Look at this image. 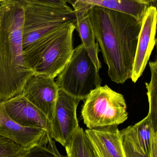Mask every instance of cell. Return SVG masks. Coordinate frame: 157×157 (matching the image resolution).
I'll return each mask as SVG.
<instances>
[{"label": "cell", "instance_id": "6", "mask_svg": "<svg viewBox=\"0 0 157 157\" xmlns=\"http://www.w3.org/2000/svg\"><path fill=\"white\" fill-rule=\"evenodd\" d=\"M56 77L55 82L59 89L81 101L101 86L102 81L82 44L74 49L70 60Z\"/></svg>", "mask_w": 157, "mask_h": 157}, {"label": "cell", "instance_id": "12", "mask_svg": "<svg viewBox=\"0 0 157 157\" xmlns=\"http://www.w3.org/2000/svg\"><path fill=\"white\" fill-rule=\"evenodd\" d=\"M75 12L100 7L127 14L142 23L148 7L156 6V0H64Z\"/></svg>", "mask_w": 157, "mask_h": 157}, {"label": "cell", "instance_id": "11", "mask_svg": "<svg viewBox=\"0 0 157 157\" xmlns=\"http://www.w3.org/2000/svg\"><path fill=\"white\" fill-rule=\"evenodd\" d=\"M0 136L8 138L25 149L34 146L47 147L49 138L47 132L39 128L23 127L14 121L0 102Z\"/></svg>", "mask_w": 157, "mask_h": 157}, {"label": "cell", "instance_id": "2", "mask_svg": "<svg viewBox=\"0 0 157 157\" xmlns=\"http://www.w3.org/2000/svg\"><path fill=\"white\" fill-rule=\"evenodd\" d=\"M0 102L21 94L34 74L23 55L24 9L18 0L0 2Z\"/></svg>", "mask_w": 157, "mask_h": 157}, {"label": "cell", "instance_id": "7", "mask_svg": "<svg viewBox=\"0 0 157 157\" xmlns=\"http://www.w3.org/2000/svg\"><path fill=\"white\" fill-rule=\"evenodd\" d=\"M81 100L59 89L55 110L51 123V136L65 147L79 126L77 115Z\"/></svg>", "mask_w": 157, "mask_h": 157}, {"label": "cell", "instance_id": "10", "mask_svg": "<svg viewBox=\"0 0 157 157\" xmlns=\"http://www.w3.org/2000/svg\"><path fill=\"white\" fill-rule=\"evenodd\" d=\"M8 116L21 126L39 128L47 132L49 140L51 136V123L47 116L21 94L2 102Z\"/></svg>", "mask_w": 157, "mask_h": 157}, {"label": "cell", "instance_id": "4", "mask_svg": "<svg viewBox=\"0 0 157 157\" xmlns=\"http://www.w3.org/2000/svg\"><path fill=\"white\" fill-rule=\"evenodd\" d=\"M20 2L24 9L23 51L60 26L76 21V12L69 6H63L38 0Z\"/></svg>", "mask_w": 157, "mask_h": 157}, {"label": "cell", "instance_id": "15", "mask_svg": "<svg viewBox=\"0 0 157 157\" xmlns=\"http://www.w3.org/2000/svg\"><path fill=\"white\" fill-rule=\"evenodd\" d=\"M65 147L67 157H97L85 131L80 126Z\"/></svg>", "mask_w": 157, "mask_h": 157}, {"label": "cell", "instance_id": "17", "mask_svg": "<svg viewBox=\"0 0 157 157\" xmlns=\"http://www.w3.org/2000/svg\"><path fill=\"white\" fill-rule=\"evenodd\" d=\"M151 78L149 83H145L149 102V116L155 129L157 130V61H150Z\"/></svg>", "mask_w": 157, "mask_h": 157}, {"label": "cell", "instance_id": "5", "mask_svg": "<svg viewBox=\"0 0 157 157\" xmlns=\"http://www.w3.org/2000/svg\"><path fill=\"white\" fill-rule=\"evenodd\" d=\"M81 114L88 129L119 125L128 119L127 105L123 95L108 85L92 90L84 100Z\"/></svg>", "mask_w": 157, "mask_h": 157}, {"label": "cell", "instance_id": "20", "mask_svg": "<svg viewBox=\"0 0 157 157\" xmlns=\"http://www.w3.org/2000/svg\"><path fill=\"white\" fill-rule=\"evenodd\" d=\"M26 150L12 140L0 136V157H22Z\"/></svg>", "mask_w": 157, "mask_h": 157}, {"label": "cell", "instance_id": "1", "mask_svg": "<svg viewBox=\"0 0 157 157\" xmlns=\"http://www.w3.org/2000/svg\"><path fill=\"white\" fill-rule=\"evenodd\" d=\"M88 14L110 78L124 84L131 76L142 23L127 14L97 6Z\"/></svg>", "mask_w": 157, "mask_h": 157}, {"label": "cell", "instance_id": "9", "mask_svg": "<svg viewBox=\"0 0 157 157\" xmlns=\"http://www.w3.org/2000/svg\"><path fill=\"white\" fill-rule=\"evenodd\" d=\"M157 20L156 6H151L142 20L131 78L134 83L143 75L155 46Z\"/></svg>", "mask_w": 157, "mask_h": 157}, {"label": "cell", "instance_id": "18", "mask_svg": "<svg viewBox=\"0 0 157 157\" xmlns=\"http://www.w3.org/2000/svg\"><path fill=\"white\" fill-rule=\"evenodd\" d=\"M139 144L144 151L148 155L152 137L157 133L148 115L133 125Z\"/></svg>", "mask_w": 157, "mask_h": 157}, {"label": "cell", "instance_id": "13", "mask_svg": "<svg viewBox=\"0 0 157 157\" xmlns=\"http://www.w3.org/2000/svg\"><path fill=\"white\" fill-rule=\"evenodd\" d=\"M86 136L97 157H126L118 125L88 129Z\"/></svg>", "mask_w": 157, "mask_h": 157}, {"label": "cell", "instance_id": "22", "mask_svg": "<svg viewBox=\"0 0 157 157\" xmlns=\"http://www.w3.org/2000/svg\"><path fill=\"white\" fill-rule=\"evenodd\" d=\"M18 1L22 2L25 0H18ZM38 1H43V2H47L50 3L54 4L59 5L66 6L67 5V3L64 0H38Z\"/></svg>", "mask_w": 157, "mask_h": 157}, {"label": "cell", "instance_id": "16", "mask_svg": "<svg viewBox=\"0 0 157 157\" xmlns=\"http://www.w3.org/2000/svg\"><path fill=\"white\" fill-rule=\"evenodd\" d=\"M120 132L126 157H149L139 144L133 125H130Z\"/></svg>", "mask_w": 157, "mask_h": 157}, {"label": "cell", "instance_id": "8", "mask_svg": "<svg viewBox=\"0 0 157 157\" xmlns=\"http://www.w3.org/2000/svg\"><path fill=\"white\" fill-rule=\"evenodd\" d=\"M59 89L54 78L33 74L24 84L21 95L52 120L58 99Z\"/></svg>", "mask_w": 157, "mask_h": 157}, {"label": "cell", "instance_id": "21", "mask_svg": "<svg viewBox=\"0 0 157 157\" xmlns=\"http://www.w3.org/2000/svg\"><path fill=\"white\" fill-rule=\"evenodd\" d=\"M148 155L149 157H157V133L152 137Z\"/></svg>", "mask_w": 157, "mask_h": 157}, {"label": "cell", "instance_id": "3", "mask_svg": "<svg viewBox=\"0 0 157 157\" xmlns=\"http://www.w3.org/2000/svg\"><path fill=\"white\" fill-rule=\"evenodd\" d=\"M76 27V22L65 23L23 51L25 61L34 73L53 78L58 76L73 55Z\"/></svg>", "mask_w": 157, "mask_h": 157}, {"label": "cell", "instance_id": "19", "mask_svg": "<svg viewBox=\"0 0 157 157\" xmlns=\"http://www.w3.org/2000/svg\"><path fill=\"white\" fill-rule=\"evenodd\" d=\"M48 144L49 147L36 145L26 149L22 157H67L60 154L53 139L49 140Z\"/></svg>", "mask_w": 157, "mask_h": 157}, {"label": "cell", "instance_id": "23", "mask_svg": "<svg viewBox=\"0 0 157 157\" xmlns=\"http://www.w3.org/2000/svg\"><path fill=\"white\" fill-rule=\"evenodd\" d=\"M5 1V0H0V2H3V1Z\"/></svg>", "mask_w": 157, "mask_h": 157}, {"label": "cell", "instance_id": "14", "mask_svg": "<svg viewBox=\"0 0 157 157\" xmlns=\"http://www.w3.org/2000/svg\"><path fill=\"white\" fill-rule=\"evenodd\" d=\"M76 12V29L78 32L82 44L87 52L97 70L99 72L101 63L99 59L100 52L98 44L96 40L93 25L88 14V10Z\"/></svg>", "mask_w": 157, "mask_h": 157}]
</instances>
